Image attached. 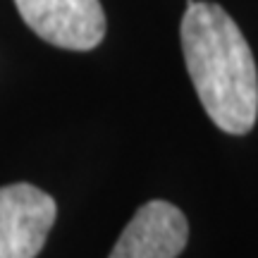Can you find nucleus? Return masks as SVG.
Listing matches in <instances>:
<instances>
[{
  "instance_id": "obj_1",
  "label": "nucleus",
  "mask_w": 258,
  "mask_h": 258,
  "mask_svg": "<svg viewBox=\"0 0 258 258\" xmlns=\"http://www.w3.org/2000/svg\"><path fill=\"white\" fill-rule=\"evenodd\" d=\"M179 38L206 115L225 134H249L258 117V70L237 22L215 3L186 0Z\"/></svg>"
},
{
  "instance_id": "obj_2",
  "label": "nucleus",
  "mask_w": 258,
  "mask_h": 258,
  "mask_svg": "<svg viewBox=\"0 0 258 258\" xmlns=\"http://www.w3.org/2000/svg\"><path fill=\"white\" fill-rule=\"evenodd\" d=\"M27 27L64 50H93L105 38L101 0H15Z\"/></svg>"
},
{
  "instance_id": "obj_3",
  "label": "nucleus",
  "mask_w": 258,
  "mask_h": 258,
  "mask_svg": "<svg viewBox=\"0 0 258 258\" xmlns=\"http://www.w3.org/2000/svg\"><path fill=\"white\" fill-rule=\"evenodd\" d=\"M53 196L34 184L0 186V258H36L55 222Z\"/></svg>"
},
{
  "instance_id": "obj_4",
  "label": "nucleus",
  "mask_w": 258,
  "mask_h": 258,
  "mask_svg": "<svg viewBox=\"0 0 258 258\" xmlns=\"http://www.w3.org/2000/svg\"><path fill=\"white\" fill-rule=\"evenodd\" d=\"M189 239L184 213L170 201L144 203L122 230L108 258H177Z\"/></svg>"
}]
</instances>
